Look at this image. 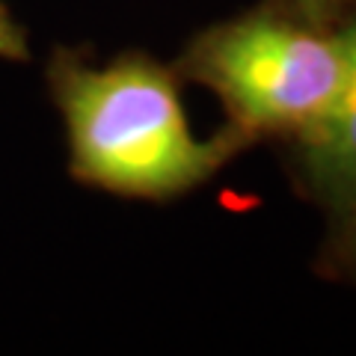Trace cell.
<instances>
[{
    "label": "cell",
    "mask_w": 356,
    "mask_h": 356,
    "mask_svg": "<svg viewBox=\"0 0 356 356\" xmlns=\"http://www.w3.org/2000/svg\"><path fill=\"white\" fill-rule=\"evenodd\" d=\"M54 92L74 172L107 191L170 196L199 184L226 154L222 143L193 137L172 81L149 63L107 69L63 63Z\"/></svg>",
    "instance_id": "1"
},
{
    "label": "cell",
    "mask_w": 356,
    "mask_h": 356,
    "mask_svg": "<svg viewBox=\"0 0 356 356\" xmlns=\"http://www.w3.org/2000/svg\"><path fill=\"white\" fill-rule=\"evenodd\" d=\"M196 69L250 128L312 125L341 77L339 36L276 18H243L199 44Z\"/></svg>",
    "instance_id": "2"
},
{
    "label": "cell",
    "mask_w": 356,
    "mask_h": 356,
    "mask_svg": "<svg viewBox=\"0 0 356 356\" xmlns=\"http://www.w3.org/2000/svg\"><path fill=\"white\" fill-rule=\"evenodd\" d=\"M341 42V77L312 125L303 128L309 163L318 181L336 193H356V21L339 33Z\"/></svg>",
    "instance_id": "3"
},
{
    "label": "cell",
    "mask_w": 356,
    "mask_h": 356,
    "mask_svg": "<svg viewBox=\"0 0 356 356\" xmlns=\"http://www.w3.org/2000/svg\"><path fill=\"white\" fill-rule=\"evenodd\" d=\"M30 57V44L24 27L13 18V13L0 3V60H27Z\"/></svg>",
    "instance_id": "4"
},
{
    "label": "cell",
    "mask_w": 356,
    "mask_h": 356,
    "mask_svg": "<svg viewBox=\"0 0 356 356\" xmlns=\"http://www.w3.org/2000/svg\"><path fill=\"white\" fill-rule=\"evenodd\" d=\"M353 250H356V205H353Z\"/></svg>",
    "instance_id": "5"
}]
</instances>
